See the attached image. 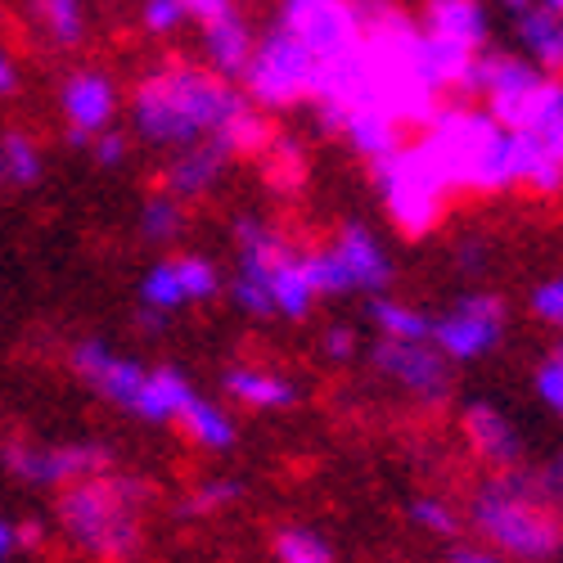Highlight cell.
I'll return each instance as SVG.
<instances>
[{
  "instance_id": "32",
  "label": "cell",
  "mask_w": 563,
  "mask_h": 563,
  "mask_svg": "<svg viewBox=\"0 0 563 563\" xmlns=\"http://www.w3.org/2000/svg\"><path fill=\"white\" fill-rule=\"evenodd\" d=\"M410 523L415 528H424L429 537H442V541H455L464 519H460V509L442 496H415L410 500Z\"/></svg>"
},
{
  "instance_id": "17",
  "label": "cell",
  "mask_w": 563,
  "mask_h": 563,
  "mask_svg": "<svg viewBox=\"0 0 563 563\" xmlns=\"http://www.w3.org/2000/svg\"><path fill=\"white\" fill-rule=\"evenodd\" d=\"M464 438L474 446V455L492 468L523 464V433L496 401H468L464 406Z\"/></svg>"
},
{
  "instance_id": "36",
  "label": "cell",
  "mask_w": 563,
  "mask_h": 563,
  "mask_svg": "<svg viewBox=\"0 0 563 563\" xmlns=\"http://www.w3.org/2000/svg\"><path fill=\"white\" fill-rule=\"evenodd\" d=\"M86 150L96 154L100 167H122V163H126V135H122L118 126H104L100 135H90V145H86Z\"/></svg>"
},
{
  "instance_id": "46",
  "label": "cell",
  "mask_w": 563,
  "mask_h": 563,
  "mask_svg": "<svg viewBox=\"0 0 563 563\" xmlns=\"http://www.w3.org/2000/svg\"><path fill=\"white\" fill-rule=\"evenodd\" d=\"M496 5H500L505 14H523L528 5H537V0H496Z\"/></svg>"
},
{
  "instance_id": "11",
  "label": "cell",
  "mask_w": 563,
  "mask_h": 563,
  "mask_svg": "<svg viewBox=\"0 0 563 563\" xmlns=\"http://www.w3.org/2000/svg\"><path fill=\"white\" fill-rule=\"evenodd\" d=\"M505 339V302L496 294H464L446 316H433V347L446 361H478Z\"/></svg>"
},
{
  "instance_id": "8",
  "label": "cell",
  "mask_w": 563,
  "mask_h": 563,
  "mask_svg": "<svg viewBox=\"0 0 563 563\" xmlns=\"http://www.w3.org/2000/svg\"><path fill=\"white\" fill-rule=\"evenodd\" d=\"M0 464L27 487H45L59 492L68 483H81L90 474H104L113 468V451L104 442L90 438H73V442H27V438H10L0 446Z\"/></svg>"
},
{
  "instance_id": "20",
  "label": "cell",
  "mask_w": 563,
  "mask_h": 563,
  "mask_svg": "<svg viewBox=\"0 0 563 563\" xmlns=\"http://www.w3.org/2000/svg\"><path fill=\"white\" fill-rule=\"evenodd\" d=\"M221 388L249 410H289L298 401V384L271 365H230Z\"/></svg>"
},
{
  "instance_id": "41",
  "label": "cell",
  "mask_w": 563,
  "mask_h": 563,
  "mask_svg": "<svg viewBox=\"0 0 563 563\" xmlns=\"http://www.w3.org/2000/svg\"><path fill=\"white\" fill-rule=\"evenodd\" d=\"M14 532H19V550H41L45 545V523L41 519H23V523H14Z\"/></svg>"
},
{
  "instance_id": "27",
  "label": "cell",
  "mask_w": 563,
  "mask_h": 563,
  "mask_svg": "<svg viewBox=\"0 0 563 563\" xmlns=\"http://www.w3.org/2000/svg\"><path fill=\"white\" fill-rule=\"evenodd\" d=\"M271 122L257 113V104L249 100L240 113H234L225 126H221V135H212V140H221V145L230 150V158H257L266 145H271Z\"/></svg>"
},
{
  "instance_id": "4",
  "label": "cell",
  "mask_w": 563,
  "mask_h": 563,
  "mask_svg": "<svg viewBox=\"0 0 563 563\" xmlns=\"http://www.w3.org/2000/svg\"><path fill=\"white\" fill-rule=\"evenodd\" d=\"M419 140L442 167L455 195H500L514 185V145L509 126L474 104H438L419 126Z\"/></svg>"
},
{
  "instance_id": "38",
  "label": "cell",
  "mask_w": 563,
  "mask_h": 563,
  "mask_svg": "<svg viewBox=\"0 0 563 563\" xmlns=\"http://www.w3.org/2000/svg\"><path fill=\"white\" fill-rule=\"evenodd\" d=\"M537 483H541V492H545L554 505H563V446L537 468Z\"/></svg>"
},
{
  "instance_id": "14",
  "label": "cell",
  "mask_w": 563,
  "mask_h": 563,
  "mask_svg": "<svg viewBox=\"0 0 563 563\" xmlns=\"http://www.w3.org/2000/svg\"><path fill=\"white\" fill-rule=\"evenodd\" d=\"M324 253H330L343 279V294H384L393 285V257L379 244V234L365 230L361 221L339 225V234L324 244Z\"/></svg>"
},
{
  "instance_id": "16",
  "label": "cell",
  "mask_w": 563,
  "mask_h": 563,
  "mask_svg": "<svg viewBox=\"0 0 563 563\" xmlns=\"http://www.w3.org/2000/svg\"><path fill=\"white\" fill-rule=\"evenodd\" d=\"M176 158L167 163L163 172V190L176 195L180 203H195V199H208L225 167H230V150L221 145V140H195V145H185V150H172Z\"/></svg>"
},
{
  "instance_id": "3",
  "label": "cell",
  "mask_w": 563,
  "mask_h": 563,
  "mask_svg": "<svg viewBox=\"0 0 563 563\" xmlns=\"http://www.w3.org/2000/svg\"><path fill=\"white\" fill-rule=\"evenodd\" d=\"M468 523L505 559L550 563L563 554V505L541 492L537 468H496L468 500Z\"/></svg>"
},
{
  "instance_id": "6",
  "label": "cell",
  "mask_w": 563,
  "mask_h": 563,
  "mask_svg": "<svg viewBox=\"0 0 563 563\" xmlns=\"http://www.w3.org/2000/svg\"><path fill=\"white\" fill-rule=\"evenodd\" d=\"M369 176H374V190L384 199V212L393 217V225L410 240H424L433 234L446 217V203H451V185L442 176V167L433 163V154L424 150V140H401V145L384 158L369 163Z\"/></svg>"
},
{
  "instance_id": "24",
  "label": "cell",
  "mask_w": 563,
  "mask_h": 563,
  "mask_svg": "<svg viewBox=\"0 0 563 563\" xmlns=\"http://www.w3.org/2000/svg\"><path fill=\"white\" fill-rule=\"evenodd\" d=\"M32 23L51 45L73 51L86 41V0H32Z\"/></svg>"
},
{
  "instance_id": "19",
  "label": "cell",
  "mask_w": 563,
  "mask_h": 563,
  "mask_svg": "<svg viewBox=\"0 0 563 563\" xmlns=\"http://www.w3.org/2000/svg\"><path fill=\"white\" fill-rule=\"evenodd\" d=\"M253 45H257V36H253V27L244 23L240 10H225L217 19H203V51H208V68L212 73L240 81L249 59H253Z\"/></svg>"
},
{
  "instance_id": "23",
  "label": "cell",
  "mask_w": 563,
  "mask_h": 563,
  "mask_svg": "<svg viewBox=\"0 0 563 563\" xmlns=\"http://www.w3.org/2000/svg\"><path fill=\"white\" fill-rule=\"evenodd\" d=\"M339 131L347 135V145L361 154V158H384L401 145V126L384 113V109H374V104H361V109H347L339 118Z\"/></svg>"
},
{
  "instance_id": "18",
  "label": "cell",
  "mask_w": 563,
  "mask_h": 563,
  "mask_svg": "<svg viewBox=\"0 0 563 563\" xmlns=\"http://www.w3.org/2000/svg\"><path fill=\"white\" fill-rule=\"evenodd\" d=\"M419 27L433 41L460 45V51H474V55L487 51V36H492L483 0H424V23Z\"/></svg>"
},
{
  "instance_id": "29",
  "label": "cell",
  "mask_w": 563,
  "mask_h": 563,
  "mask_svg": "<svg viewBox=\"0 0 563 563\" xmlns=\"http://www.w3.org/2000/svg\"><path fill=\"white\" fill-rule=\"evenodd\" d=\"M240 496H244V487L234 478H203V483H195L190 492L180 496L176 514H180V519H212V514L230 509Z\"/></svg>"
},
{
  "instance_id": "42",
  "label": "cell",
  "mask_w": 563,
  "mask_h": 563,
  "mask_svg": "<svg viewBox=\"0 0 563 563\" xmlns=\"http://www.w3.org/2000/svg\"><path fill=\"white\" fill-rule=\"evenodd\" d=\"M455 262H460V271H483V262H487V244H478V240H468V244H460Z\"/></svg>"
},
{
  "instance_id": "26",
  "label": "cell",
  "mask_w": 563,
  "mask_h": 563,
  "mask_svg": "<svg viewBox=\"0 0 563 563\" xmlns=\"http://www.w3.org/2000/svg\"><path fill=\"white\" fill-rule=\"evenodd\" d=\"M41 145L27 131H5L0 135V185H14V190H27V185L41 180Z\"/></svg>"
},
{
  "instance_id": "2",
  "label": "cell",
  "mask_w": 563,
  "mask_h": 563,
  "mask_svg": "<svg viewBox=\"0 0 563 563\" xmlns=\"http://www.w3.org/2000/svg\"><path fill=\"white\" fill-rule=\"evenodd\" d=\"M145 505H150L145 478L104 468V474L59 487L55 523L81 554L100 563H131L140 545H145Z\"/></svg>"
},
{
  "instance_id": "37",
  "label": "cell",
  "mask_w": 563,
  "mask_h": 563,
  "mask_svg": "<svg viewBox=\"0 0 563 563\" xmlns=\"http://www.w3.org/2000/svg\"><path fill=\"white\" fill-rule=\"evenodd\" d=\"M320 352H324V361H352L361 352V339L352 324H330V330L320 334Z\"/></svg>"
},
{
  "instance_id": "40",
  "label": "cell",
  "mask_w": 563,
  "mask_h": 563,
  "mask_svg": "<svg viewBox=\"0 0 563 563\" xmlns=\"http://www.w3.org/2000/svg\"><path fill=\"white\" fill-rule=\"evenodd\" d=\"M180 5H185V14H190V19H217V14H225V10H234V0H180Z\"/></svg>"
},
{
  "instance_id": "12",
  "label": "cell",
  "mask_w": 563,
  "mask_h": 563,
  "mask_svg": "<svg viewBox=\"0 0 563 563\" xmlns=\"http://www.w3.org/2000/svg\"><path fill=\"white\" fill-rule=\"evenodd\" d=\"M492 118L509 131L528 135L537 150H545L554 163H563V77L541 73L528 90H519L509 104L492 109Z\"/></svg>"
},
{
  "instance_id": "47",
  "label": "cell",
  "mask_w": 563,
  "mask_h": 563,
  "mask_svg": "<svg viewBox=\"0 0 563 563\" xmlns=\"http://www.w3.org/2000/svg\"><path fill=\"white\" fill-rule=\"evenodd\" d=\"M537 5H545V10H559V14H563V0H537Z\"/></svg>"
},
{
  "instance_id": "22",
  "label": "cell",
  "mask_w": 563,
  "mask_h": 563,
  "mask_svg": "<svg viewBox=\"0 0 563 563\" xmlns=\"http://www.w3.org/2000/svg\"><path fill=\"white\" fill-rule=\"evenodd\" d=\"M176 429H180L185 438H190L195 446L212 451V455L230 451V446H234V438H240V429H234L230 410H221L217 401H208V397H199V393H190V401L180 406Z\"/></svg>"
},
{
  "instance_id": "25",
  "label": "cell",
  "mask_w": 563,
  "mask_h": 563,
  "mask_svg": "<svg viewBox=\"0 0 563 563\" xmlns=\"http://www.w3.org/2000/svg\"><path fill=\"white\" fill-rule=\"evenodd\" d=\"M369 324L379 339H433V316H424L410 302L384 298V294H374L369 302Z\"/></svg>"
},
{
  "instance_id": "43",
  "label": "cell",
  "mask_w": 563,
  "mask_h": 563,
  "mask_svg": "<svg viewBox=\"0 0 563 563\" xmlns=\"http://www.w3.org/2000/svg\"><path fill=\"white\" fill-rule=\"evenodd\" d=\"M14 90H19V64L5 51H0V100L14 96Z\"/></svg>"
},
{
  "instance_id": "7",
  "label": "cell",
  "mask_w": 563,
  "mask_h": 563,
  "mask_svg": "<svg viewBox=\"0 0 563 563\" xmlns=\"http://www.w3.org/2000/svg\"><path fill=\"white\" fill-rule=\"evenodd\" d=\"M240 81L249 86V100L257 109H294V104L311 100L316 59L302 51V45L285 27L275 23L266 36H257L253 59H249Z\"/></svg>"
},
{
  "instance_id": "44",
  "label": "cell",
  "mask_w": 563,
  "mask_h": 563,
  "mask_svg": "<svg viewBox=\"0 0 563 563\" xmlns=\"http://www.w3.org/2000/svg\"><path fill=\"white\" fill-rule=\"evenodd\" d=\"M135 320H140V330H150V334H158V330H167V316H163V311H154V307H145V302H140V311H135Z\"/></svg>"
},
{
  "instance_id": "33",
  "label": "cell",
  "mask_w": 563,
  "mask_h": 563,
  "mask_svg": "<svg viewBox=\"0 0 563 563\" xmlns=\"http://www.w3.org/2000/svg\"><path fill=\"white\" fill-rule=\"evenodd\" d=\"M532 388H537V397H541L545 410L563 415V343H554V347L541 356V365H537V374H532Z\"/></svg>"
},
{
  "instance_id": "13",
  "label": "cell",
  "mask_w": 563,
  "mask_h": 563,
  "mask_svg": "<svg viewBox=\"0 0 563 563\" xmlns=\"http://www.w3.org/2000/svg\"><path fill=\"white\" fill-rule=\"evenodd\" d=\"M221 294V271L212 257L199 253H180V257H163L158 266H150V275L140 279V302L172 316L190 302H208Z\"/></svg>"
},
{
  "instance_id": "10",
  "label": "cell",
  "mask_w": 563,
  "mask_h": 563,
  "mask_svg": "<svg viewBox=\"0 0 563 563\" xmlns=\"http://www.w3.org/2000/svg\"><path fill=\"white\" fill-rule=\"evenodd\" d=\"M369 365L424 406H442L451 397L446 356L433 347V339H379L369 347Z\"/></svg>"
},
{
  "instance_id": "30",
  "label": "cell",
  "mask_w": 563,
  "mask_h": 563,
  "mask_svg": "<svg viewBox=\"0 0 563 563\" xmlns=\"http://www.w3.org/2000/svg\"><path fill=\"white\" fill-rule=\"evenodd\" d=\"M180 230H185V203L167 190L150 195L145 208H140V234H145L150 244H172Z\"/></svg>"
},
{
  "instance_id": "15",
  "label": "cell",
  "mask_w": 563,
  "mask_h": 563,
  "mask_svg": "<svg viewBox=\"0 0 563 563\" xmlns=\"http://www.w3.org/2000/svg\"><path fill=\"white\" fill-rule=\"evenodd\" d=\"M59 109L68 118V140L77 150L90 145V135H100L118 118V86L100 68H77L59 86Z\"/></svg>"
},
{
  "instance_id": "35",
  "label": "cell",
  "mask_w": 563,
  "mask_h": 563,
  "mask_svg": "<svg viewBox=\"0 0 563 563\" xmlns=\"http://www.w3.org/2000/svg\"><path fill=\"white\" fill-rule=\"evenodd\" d=\"M528 307H532V316H537L541 324H550V330H563V275H554V279H545V285H537Z\"/></svg>"
},
{
  "instance_id": "31",
  "label": "cell",
  "mask_w": 563,
  "mask_h": 563,
  "mask_svg": "<svg viewBox=\"0 0 563 563\" xmlns=\"http://www.w3.org/2000/svg\"><path fill=\"white\" fill-rule=\"evenodd\" d=\"M275 563H334V545L311 528H279L271 537Z\"/></svg>"
},
{
  "instance_id": "39",
  "label": "cell",
  "mask_w": 563,
  "mask_h": 563,
  "mask_svg": "<svg viewBox=\"0 0 563 563\" xmlns=\"http://www.w3.org/2000/svg\"><path fill=\"white\" fill-rule=\"evenodd\" d=\"M451 563H509L500 550H492L487 541H478V545H468V541H455L451 545Z\"/></svg>"
},
{
  "instance_id": "9",
  "label": "cell",
  "mask_w": 563,
  "mask_h": 563,
  "mask_svg": "<svg viewBox=\"0 0 563 563\" xmlns=\"http://www.w3.org/2000/svg\"><path fill=\"white\" fill-rule=\"evenodd\" d=\"M279 27H285L316 64H330L361 45L356 0H285V5H279Z\"/></svg>"
},
{
  "instance_id": "34",
  "label": "cell",
  "mask_w": 563,
  "mask_h": 563,
  "mask_svg": "<svg viewBox=\"0 0 563 563\" xmlns=\"http://www.w3.org/2000/svg\"><path fill=\"white\" fill-rule=\"evenodd\" d=\"M185 19L190 14H185L180 0H145V10H140V23H145L150 36H172Z\"/></svg>"
},
{
  "instance_id": "1",
  "label": "cell",
  "mask_w": 563,
  "mask_h": 563,
  "mask_svg": "<svg viewBox=\"0 0 563 563\" xmlns=\"http://www.w3.org/2000/svg\"><path fill=\"white\" fill-rule=\"evenodd\" d=\"M249 104L230 77L203 64H163L131 90V126L154 150H185L221 135V126Z\"/></svg>"
},
{
  "instance_id": "45",
  "label": "cell",
  "mask_w": 563,
  "mask_h": 563,
  "mask_svg": "<svg viewBox=\"0 0 563 563\" xmlns=\"http://www.w3.org/2000/svg\"><path fill=\"white\" fill-rule=\"evenodd\" d=\"M10 554H19V532L10 519H0V563H5Z\"/></svg>"
},
{
  "instance_id": "5",
  "label": "cell",
  "mask_w": 563,
  "mask_h": 563,
  "mask_svg": "<svg viewBox=\"0 0 563 563\" xmlns=\"http://www.w3.org/2000/svg\"><path fill=\"white\" fill-rule=\"evenodd\" d=\"M68 361L86 388H96L104 401H113L131 419H145V424H176L180 406L195 393V384L176 365H145L113 352L104 339H81Z\"/></svg>"
},
{
  "instance_id": "28",
  "label": "cell",
  "mask_w": 563,
  "mask_h": 563,
  "mask_svg": "<svg viewBox=\"0 0 563 563\" xmlns=\"http://www.w3.org/2000/svg\"><path fill=\"white\" fill-rule=\"evenodd\" d=\"M262 158V172H266V180L275 185L279 195H294L298 185H302V176H307V163H302V145L294 135H271V145L257 154Z\"/></svg>"
},
{
  "instance_id": "21",
  "label": "cell",
  "mask_w": 563,
  "mask_h": 563,
  "mask_svg": "<svg viewBox=\"0 0 563 563\" xmlns=\"http://www.w3.org/2000/svg\"><path fill=\"white\" fill-rule=\"evenodd\" d=\"M514 36L523 45V59L550 77H563V14L545 5H528L514 14Z\"/></svg>"
}]
</instances>
